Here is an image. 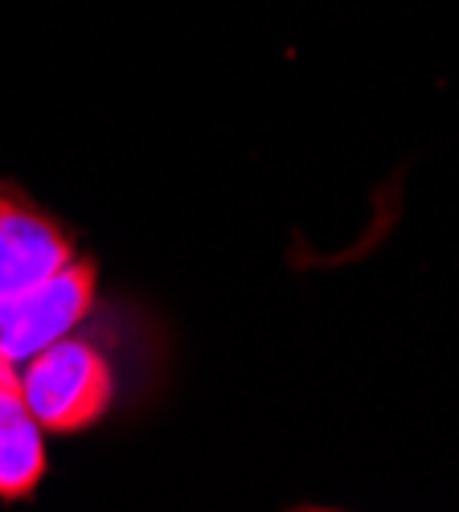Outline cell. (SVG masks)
<instances>
[{"label":"cell","mask_w":459,"mask_h":512,"mask_svg":"<svg viewBox=\"0 0 459 512\" xmlns=\"http://www.w3.org/2000/svg\"><path fill=\"white\" fill-rule=\"evenodd\" d=\"M17 386L46 435H74L99 422L111 406L107 357L74 332L33 353L17 369Z\"/></svg>","instance_id":"6da1fadb"},{"label":"cell","mask_w":459,"mask_h":512,"mask_svg":"<svg viewBox=\"0 0 459 512\" xmlns=\"http://www.w3.org/2000/svg\"><path fill=\"white\" fill-rule=\"evenodd\" d=\"M95 308V271L91 263L70 259L62 271L33 287L0 295V365L21 369L33 353L70 336Z\"/></svg>","instance_id":"7a4b0ae2"},{"label":"cell","mask_w":459,"mask_h":512,"mask_svg":"<svg viewBox=\"0 0 459 512\" xmlns=\"http://www.w3.org/2000/svg\"><path fill=\"white\" fill-rule=\"evenodd\" d=\"M70 259L74 250L50 218L0 193V295L41 283Z\"/></svg>","instance_id":"3957f363"},{"label":"cell","mask_w":459,"mask_h":512,"mask_svg":"<svg viewBox=\"0 0 459 512\" xmlns=\"http://www.w3.org/2000/svg\"><path fill=\"white\" fill-rule=\"evenodd\" d=\"M46 476V431L21 398L17 369L0 365V500L29 496Z\"/></svg>","instance_id":"277c9868"}]
</instances>
